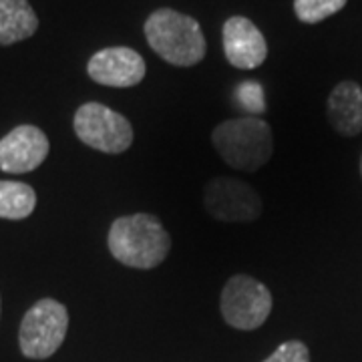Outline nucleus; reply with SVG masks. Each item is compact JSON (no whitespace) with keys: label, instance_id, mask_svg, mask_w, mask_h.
Wrapping results in <instances>:
<instances>
[{"label":"nucleus","instance_id":"nucleus-10","mask_svg":"<svg viewBox=\"0 0 362 362\" xmlns=\"http://www.w3.org/2000/svg\"><path fill=\"white\" fill-rule=\"evenodd\" d=\"M223 52L235 69H256L268 57V42L246 16H232L223 25Z\"/></svg>","mask_w":362,"mask_h":362},{"label":"nucleus","instance_id":"nucleus-16","mask_svg":"<svg viewBox=\"0 0 362 362\" xmlns=\"http://www.w3.org/2000/svg\"><path fill=\"white\" fill-rule=\"evenodd\" d=\"M235 95H238V101L244 105L247 111H252V113H262L266 109L262 87H259L258 83H254V81H246L244 85H240L235 89Z\"/></svg>","mask_w":362,"mask_h":362},{"label":"nucleus","instance_id":"nucleus-8","mask_svg":"<svg viewBox=\"0 0 362 362\" xmlns=\"http://www.w3.org/2000/svg\"><path fill=\"white\" fill-rule=\"evenodd\" d=\"M87 73L99 85L127 89L141 83L147 69L137 51L129 47H109L90 57Z\"/></svg>","mask_w":362,"mask_h":362},{"label":"nucleus","instance_id":"nucleus-9","mask_svg":"<svg viewBox=\"0 0 362 362\" xmlns=\"http://www.w3.org/2000/svg\"><path fill=\"white\" fill-rule=\"evenodd\" d=\"M49 149V139L39 127H14L0 139V169L6 173H28L47 159Z\"/></svg>","mask_w":362,"mask_h":362},{"label":"nucleus","instance_id":"nucleus-12","mask_svg":"<svg viewBox=\"0 0 362 362\" xmlns=\"http://www.w3.org/2000/svg\"><path fill=\"white\" fill-rule=\"evenodd\" d=\"M39 28V18L28 0H0V45L30 39Z\"/></svg>","mask_w":362,"mask_h":362},{"label":"nucleus","instance_id":"nucleus-4","mask_svg":"<svg viewBox=\"0 0 362 362\" xmlns=\"http://www.w3.org/2000/svg\"><path fill=\"white\" fill-rule=\"evenodd\" d=\"M69 330V312L66 308L52 300L42 298L25 314L21 330H18V344L21 352L26 358L45 361L61 349Z\"/></svg>","mask_w":362,"mask_h":362},{"label":"nucleus","instance_id":"nucleus-17","mask_svg":"<svg viewBox=\"0 0 362 362\" xmlns=\"http://www.w3.org/2000/svg\"><path fill=\"white\" fill-rule=\"evenodd\" d=\"M361 171H362V161H361Z\"/></svg>","mask_w":362,"mask_h":362},{"label":"nucleus","instance_id":"nucleus-7","mask_svg":"<svg viewBox=\"0 0 362 362\" xmlns=\"http://www.w3.org/2000/svg\"><path fill=\"white\" fill-rule=\"evenodd\" d=\"M204 206L218 221L246 223L262 216L259 194L246 181L235 177H214L206 185Z\"/></svg>","mask_w":362,"mask_h":362},{"label":"nucleus","instance_id":"nucleus-11","mask_svg":"<svg viewBox=\"0 0 362 362\" xmlns=\"http://www.w3.org/2000/svg\"><path fill=\"white\" fill-rule=\"evenodd\" d=\"M328 121L332 129L354 137L362 131V89L354 81L338 83L328 97Z\"/></svg>","mask_w":362,"mask_h":362},{"label":"nucleus","instance_id":"nucleus-2","mask_svg":"<svg viewBox=\"0 0 362 362\" xmlns=\"http://www.w3.org/2000/svg\"><path fill=\"white\" fill-rule=\"evenodd\" d=\"M211 143L220 157L238 171L254 173L274 156V133L259 117L228 119L211 133Z\"/></svg>","mask_w":362,"mask_h":362},{"label":"nucleus","instance_id":"nucleus-15","mask_svg":"<svg viewBox=\"0 0 362 362\" xmlns=\"http://www.w3.org/2000/svg\"><path fill=\"white\" fill-rule=\"evenodd\" d=\"M264 362H310V352L304 342L288 340L274 350Z\"/></svg>","mask_w":362,"mask_h":362},{"label":"nucleus","instance_id":"nucleus-13","mask_svg":"<svg viewBox=\"0 0 362 362\" xmlns=\"http://www.w3.org/2000/svg\"><path fill=\"white\" fill-rule=\"evenodd\" d=\"M37 207V194L21 181H0V220H25Z\"/></svg>","mask_w":362,"mask_h":362},{"label":"nucleus","instance_id":"nucleus-5","mask_svg":"<svg viewBox=\"0 0 362 362\" xmlns=\"http://www.w3.org/2000/svg\"><path fill=\"white\" fill-rule=\"evenodd\" d=\"M274 298L268 286L247 274L232 276L220 298V310L223 320L238 330H256L268 320Z\"/></svg>","mask_w":362,"mask_h":362},{"label":"nucleus","instance_id":"nucleus-3","mask_svg":"<svg viewBox=\"0 0 362 362\" xmlns=\"http://www.w3.org/2000/svg\"><path fill=\"white\" fill-rule=\"evenodd\" d=\"M145 39L169 65L194 66L206 57V37L199 23L173 8H159L149 14Z\"/></svg>","mask_w":362,"mask_h":362},{"label":"nucleus","instance_id":"nucleus-1","mask_svg":"<svg viewBox=\"0 0 362 362\" xmlns=\"http://www.w3.org/2000/svg\"><path fill=\"white\" fill-rule=\"evenodd\" d=\"M111 256L135 270H151L168 258L171 235L151 214H133L117 218L107 235Z\"/></svg>","mask_w":362,"mask_h":362},{"label":"nucleus","instance_id":"nucleus-6","mask_svg":"<svg viewBox=\"0 0 362 362\" xmlns=\"http://www.w3.org/2000/svg\"><path fill=\"white\" fill-rule=\"evenodd\" d=\"M73 127L81 141L97 151L117 156L127 151L133 143V127L129 119L107 105H81L73 119Z\"/></svg>","mask_w":362,"mask_h":362},{"label":"nucleus","instance_id":"nucleus-14","mask_svg":"<svg viewBox=\"0 0 362 362\" xmlns=\"http://www.w3.org/2000/svg\"><path fill=\"white\" fill-rule=\"evenodd\" d=\"M349 0H294V13L306 25H316L344 8Z\"/></svg>","mask_w":362,"mask_h":362}]
</instances>
